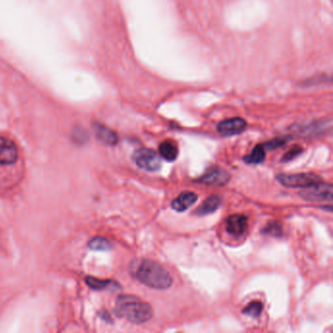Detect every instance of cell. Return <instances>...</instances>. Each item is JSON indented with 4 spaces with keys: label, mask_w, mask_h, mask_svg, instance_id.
<instances>
[{
    "label": "cell",
    "mask_w": 333,
    "mask_h": 333,
    "mask_svg": "<svg viewBox=\"0 0 333 333\" xmlns=\"http://www.w3.org/2000/svg\"><path fill=\"white\" fill-rule=\"evenodd\" d=\"M130 273L144 286L153 289H167L173 284L171 275L158 263L148 258L133 260L130 265Z\"/></svg>",
    "instance_id": "cell-1"
},
{
    "label": "cell",
    "mask_w": 333,
    "mask_h": 333,
    "mask_svg": "<svg viewBox=\"0 0 333 333\" xmlns=\"http://www.w3.org/2000/svg\"><path fill=\"white\" fill-rule=\"evenodd\" d=\"M115 313L136 325L145 324L152 317L151 306L134 295H120L116 300Z\"/></svg>",
    "instance_id": "cell-2"
},
{
    "label": "cell",
    "mask_w": 333,
    "mask_h": 333,
    "mask_svg": "<svg viewBox=\"0 0 333 333\" xmlns=\"http://www.w3.org/2000/svg\"><path fill=\"white\" fill-rule=\"evenodd\" d=\"M277 180L287 188H306L322 182V178L315 173L279 174L277 176Z\"/></svg>",
    "instance_id": "cell-3"
},
{
    "label": "cell",
    "mask_w": 333,
    "mask_h": 333,
    "mask_svg": "<svg viewBox=\"0 0 333 333\" xmlns=\"http://www.w3.org/2000/svg\"><path fill=\"white\" fill-rule=\"evenodd\" d=\"M132 158L138 167L147 171H157L161 166L159 155L151 148H143L135 150Z\"/></svg>",
    "instance_id": "cell-4"
},
{
    "label": "cell",
    "mask_w": 333,
    "mask_h": 333,
    "mask_svg": "<svg viewBox=\"0 0 333 333\" xmlns=\"http://www.w3.org/2000/svg\"><path fill=\"white\" fill-rule=\"evenodd\" d=\"M300 197L308 201H332L333 198V187L332 184L316 183L309 187L303 188L299 193Z\"/></svg>",
    "instance_id": "cell-5"
},
{
    "label": "cell",
    "mask_w": 333,
    "mask_h": 333,
    "mask_svg": "<svg viewBox=\"0 0 333 333\" xmlns=\"http://www.w3.org/2000/svg\"><path fill=\"white\" fill-rule=\"evenodd\" d=\"M231 179L230 173L218 166L209 168L201 177L198 178L197 182L207 186H225Z\"/></svg>",
    "instance_id": "cell-6"
},
{
    "label": "cell",
    "mask_w": 333,
    "mask_h": 333,
    "mask_svg": "<svg viewBox=\"0 0 333 333\" xmlns=\"http://www.w3.org/2000/svg\"><path fill=\"white\" fill-rule=\"evenodd\" d=\"M19 151L16 144L11 139L0 136V165L9 166L17 162Z\"/></svg>",
    "instance_id": "cell-7"
},
{
    "label": "cell",
    "mask_w": 333,
    "mask_h": 333,
    "mask_svg": "<svg viewBox=\"0 0 333 333\" xmlns=\"http://www.w3.org/2000/svg\"><path fill=\"white\" fill-rule=\"evenodd\" d=\"M247 123L241 117H233L221 121L217 125V131L224 137L235 136L242 133L246 129Z\"/></svg>",
    "instance_id": "cell-8"
},
{
    "label": "cell",
    "mask_w": 333,
    "mask_h": 333,
    "mask_svg": "<svg viewBox=\"0 0 333 333\" xmlns=\"http://www.w3.org/2000/svg\"><path fill=\"white\" fill-rule=\"evenodd\" d=\"M247 228V218L242 214L231 215L226 222L227 232L233 236L238 238L244 234Z\"/></svg>",
    "instance_id": "cell-9"
},
{
    "label": "cell",
    "mask_w": 333,
    "mask_h": 333,
    "mask_svg": "<svg viewBox=\"0 0 333 333\" xmlns=\"http://www.w3.org/2000/svg\"><path fill=\"white\" fill-rule=\"evenodd\" d=\"M197 200V194L193 191H183L181 192L171 203V206L174 210L178 212H183L189 209L192 204Z\"/></svg>",
    "instance_id": "cell-10"
},
{
    "label": "cell",
    "mask_w": 333,
    "mask_h": 333,
    "mask_svg": "<svg viewBox=\"0 0 333 333\" xmlns=\"http://www.w3.org/2000/svg\"><path fill=\"white\" fill-rule=\"evenodd\" d=\"M222 199L218 195H211L208 198H206L202 204L196 209L195 214L198 216H205L207 214H211L215 212L221 205Z\"/></svg>",
    "instance_id": "cell-11"
},
{
    "label": "cell",
    "mask_w": 333,
    "mask_h": 333,
    "mask_svg": "<svg viewBox=\"0 0 333 333\" xmlns=\"http://www.w3.org/2000/svg\"><path fill=\"white\" fill-rule=\"evenodd\" d=\"M159 154L168 161H174L178 156V147L171 140H165L159 145Z\"/></svg>",
    "instance_id": "cell-12"
},
{
    "label": "cell",
    "mask_w": 333,
    "mask_h": 333,
    "mask_svg": "<svg viewBox=\"0 0 333 333\" xmlns=\"http://www.w3.org/2000/svg\"><path fill=\"white\" fill-rule=\"evenodd\" d=\"M95 132L98 139L101 140L103 143L113 146L118 141L117 135L112 130L107 128L106 126L97 124L95 126Z\"/></svg>",
    "instance_id": "cell-13"
},
{
    "label": "cell",
    "mask_w": 333,
    "mask_h": 333,
    "mask_svg": "<svg viewBox=\"0 0 333 333\" xmlns=\"http://www.w3.org/2000/svg\"><path fill=\"white\" fill-rule=\"evenodd\" d=\"M265 157H266V149L264 148L262 144H259L252 149L250 154L246 155L243 158V160L246 163L259 164V163H262L265 160Z\"/></svg>",
    "instance_id": "cell-14"
},
{
    "label": "cell",
    "mask_w": 333,
    "mask_h": 333,
    "mask_svg": "<svg viewBox=\"0 0 333 333\" xmlns=\"http://www.w3.org/2000/svg\"><path fill=\"white\" fill-rule=\"evenodd\" d=\"M263 304L259 301H253L248 304L242 311V313L251 318H258L262 314Z\"/></svg>",
    "instance_id": "cell-15"
},
{
    "label": "cell",
    "mask_w": 333,
    "mask_h": 333,
    "mask_svg": "<svg viewBox=\"0 0 333 333\" xmlns=\"http://www.w3.org/2000/svg\"><path fill=\"white\" fill-rule=\"evenodd\" d=\"M89 247L92 250L106 251V250H110L111 248V243L107 238L97 237V238L91 239V241L89 242Z\"/></svg>",
    "instance_id": "cell-16"
},
{
    "label": "cell",
    "mask_w": 333,
    "mask_h": 333,
    "mask_svg": "<svg viewBox=\"0 0 333 333\" xmlns=\"http://www.w3.org/2000/svg\"><path fill=\"white\" fill-rule=\"evenodd\" d=\"M86 283L91 288L94 289H106L108 287L117 286L114 282L112 281H108V280H99L96 278H87Z\"/></svg>",
    "instance_id": "cell-17"
},
{
    "label": "cell",
    "mask_w": 333,
    "mask_h": 333,
    "mask_svg": "<svg viewBox=\"0 0 333 333\" xmlns=\"http://www.w3.org/2000/svg\"><path fill=\"white\" fill-rule=\"evenodd\" d=\"M286 143H287L286 138H276V139H273L269 142L262 144V146L264 147V148L266 150H273V149H276L278 148H281V147L285 146Z\"/></svg>",
    "instance_id": "cell-18"
},
{
    "label": "cell",
    "mask_w": 333,
    "mask_h": 333,
    "mask_svg": "<svg viewBox=\"0 0 333 333\" xmlns=\"http://www.w3.org/2000/svg\"><path fill=\"white\" fill-rule=\"evenodd\" d=\"M303 151V148L300 146H294L293 148H291L286 154L283 157V161L284 162H288L293 160L294 158H296L298 155H300Z\"/></svg>",
    "instance_id": "cell-19"
},
{
    "label": "cell",
    "mask_w": 333,
    "mask_h": 333,
    "mask_svg": "<svg viewBox=\"0 0 333 333\" xmlns=\"http://www.w3.org/2000/svg\"><path fill=\"white\" fill-rule=\"evenodd\" d=\"M263 232L265 234H269V235H272V236H281L282 235V227L280 225V223H277V222H271L267 225V227L263 230Z\"/></svg>",
    "instance_id": "cell-20"
}]
</instances>
